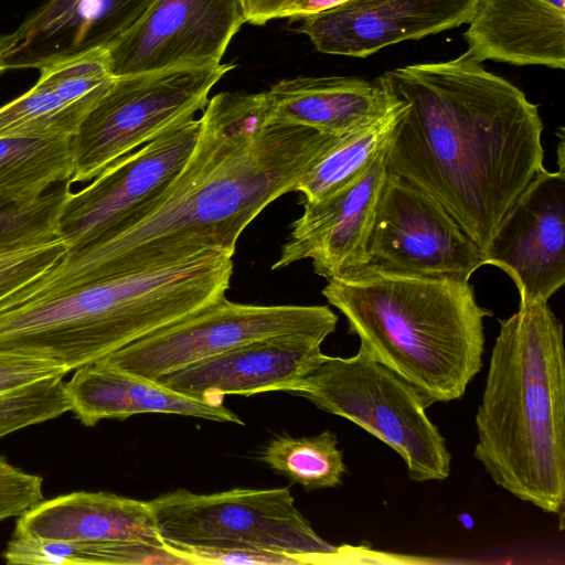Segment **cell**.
Masks as SVG:
<instances>
[{"mask_svg": "<svg viewBox=\"0 0 565 565\" xmlns=\"http://www.w3.org/2000/svg\"><path fill=\"white\" fill-rule=\"evenodd\" d=\"M67 373L66 369L47 361L0 352V395L44 379L64 377Z\"/></svg>", "mask_w": 565, "mask_h": 565, "instance_id": "30", "label": "cell"}, {"mask_svg": "<svg viewBox=\"0 0 565 565\" xmlns=\"http://www.w3.org/2000/svg\"><path fill=\"white\" fill-rule=\"evenodd\" d=\"M491 351L475 458L493 482L546 513L565 507V351L548 301L520 303Z\"/></svg>", "mask_w": 565, "mask_h": 565, "instance_id": "3", "label": "cell"}, {"mask_svg": "<svg viewBox=\"0 0 565 565\" xmlns=\"http://www.w3.org/2000/svg\"><path fill=\"white\" fill-rule=\"evenodd\" d=\"M162 541L195 547L245 548L302 564H396L398 554L332 545L313 530L289 488H234L214 493L177 489L148 501Z\"/></svg>", "mask_w": 565, "mask_h": 565, "instance_id": "6", "label": "cell"}, {"mask_svg": "<svg viewBox=\"0 0 565 565\" xmlns=\"http://www.w3.org/2000/svg\"><path fill=\"white\" fill-rule=\"evenodd\" d=\"M369 264L411 276L469 281L483 250L431 195L387 171L367 246Z\"/></svg>", "mask_w": 565, "mask_h": 565, "instance_id": "11", "label": "cell"}, {"mask_svg": "<svg viewBox=\"0 0 565 565\" xmlns=\"http://www.w3.org/2000/svg\"><path fill=\"white\" fill-rule=\"evenodd\" d=\"M347 418L399 455L416 482L449 477L446 439L426 414L419 392L360 344L350 358L323 355L291 392Z\"/></svg>", "mask_w": 565, "mask_h": 565, "instance_id": "7", "label": "cell"}, {"mask_svg": "<svg viewBox=\"0 0 565 565\" xmlns=\"http://www.w3.org/2000/svg\"><path fill=\"white\" fill-rule=\"evenodd\" d=\"M265 96L271 120L338 137L379 118L394 102L377 78L354 76L281 79Z\"/></svg>", "mask_w": 565, "mask_h": 565, "instance_id": "20", "label": "cell"}, {"mask_svg": "<svg viewBox=\"0 0 565 565\" xmlns=\"http://www.w3.org/2000/svg\"><path fill=\"white\" fill-rule=\"evenodd\" d=\"M71 411L63 377H49L0 395V438Z\"/></svg>", "mask_w": 565, "mask_h": 565, "instance_id": "27", "label": "cell"}, {"mask_svg": "<svg viewBox=\"0 0 565 565\" xmlns=\"http://www.w3.org/2000/svg\"><path fill=\"white\" fill-rule=\"evenodd\" d=\"M377 79L405 104L384 152L387 171L435 198L484 252L544 167L537 105L465 53Z\"/></svg>", "mask_w": 565, "mask_h": 565, "instance_id": "2", "label": "cell"}, {"mask_svg": "<svg viewBox=\"0 0 565 565\" xmlns=\"http://www.w3.org/2000/svg\"><path fill=\"white\" fill-rule=\"evenodd\" d=\"M3 72V67H2V61H1V50H0V73Z\"/></svg>", "mask_w": 565, "mask_h": 565, "instance_id": "34", "label": "cell"}, {"mask_svg": "<svg viewBox=\"0 0 565 565\" xmlns=\"http://www.w3.org/2000/svg\"><path fill=\"white\" fill-rule=\"evenodd\" d=\"M479 0H349L301 19L324 54L366 57L383 47L468 23Z\"/></svg>", "mask_w": 565, "mask_h": 565, "instance_id": "14", "label": "cell"}, {"mask_svg": "<svg viewBox=\"0 0 565 565\" xmlns=\"http://www.w3.org/2000/svg\"><path fill=\"white\" fill-rule=\"evenodd\" d=\"M235 67L172 68L115 77L72 137L75 182L90 181L134 149L194 118Z\"/></svg>", "mask_w": 565, "mask_h": 565, "instance_id": "8", "label": "cell"}, {"mask_svg": "<svg viewBox=\"0 0 565 565\" xmlns=\"http://www.w3.org/2000/svg\"><path fill=\"white\" fill-rule=\"evenodd\" d=\"M72 138H0V198H41L74 171Z\"/></svg>", "mask_w": 565, "mask_h": 565, "instance_id": "22", "label": "cell"}, {"mask_svg": "<svg viewBox=\"0 0 565 565\" xmlns=\"http://www.w3.org/2000/svg\"><path fill=\"white\" fill-rule=\"evenodd\" d=\"M67 247L60 238L0 254V301L55 266Z\"/></svg>", "mask_w": 565, "mask_h": 565, "instance_id": "28", "label": "cell"}, {"mask_svg": "<svg viewBox=\"0 0 565 565\" xmlns=\"http://www.w3.org/2000/svg\"><path fill=\"white\" fill-rule=\"evenodd\" d=\"M385 152V151H384ZM387 177L384 153L356 181L318 203H301L273 269L310 259L327 279L369 264L367 246L376 205Z\"/></svg>", "mask_w": 565, "mask_h": 565, "instance_id": "15", "label": "cell"}, {"mask_svg": "<svg viewBox=\"0 0 565 565\" xmlns=\"http://www.w3.org/2000/svg\"><path fill=\"white\" fill-rule=\"evenodd\" d=\"M324 340L302 333L265 338L192 363L157 382L209 402H223L228 394L291 393L320 363Z\"/></svg>", "mask_w": 565, "mask_h": 565, "instance_id": "16", "label": "cell"}, {"mask_svg": "<svg viewBox=\"0 0 565 565\" xmlns=\"http://www.w3.org/2000/svg\"><path fill=\"white\" fill-rule=\"evenodd\" d=\"M258 459L307 491L335 488L347 472L338 437L330 430L297 438L277 435L262 448Z\"/></svg>", "mask_w": 565, "mask_h": 565, "instance_id": "23", "label": "cell"}, {"mask_svg": "<svg viewBox=\"0 0 565 565\" xmlns=\"http://www.w3.org/2000/svg\"><path fill=\"white\" fill-rule=\"evenodd\" d=\"M337 323L338 316L329 306L249 305L224 296L102 360L158 381L192 363L269 337L302 333L327 339Z\"/></svg>", "mask_w": 565, "mask_h": 565, "instance_id": "9", "label": "cell"}, {"mask_svg": "<svg viewBox=\"0 0 565 565\" xmlns=\"http://www.w3.org/2000/svg\"><path fill=\"white\" fill-rule=\"evenodd\" d=\"M43 500V479L0 456V522L20 516Z\"/></svg>", "mask_w": 565, "mask_h": 565, "instance_id": "29", "label": "cell"}, {"mask_svg": "<svg viewBox=\"0 0 565 565\" xmlns=\"http://www.w3.org/2000/svg\"><path fill=\"white\" fill-rule=\"evenodd\" d=\"M246 22L241 0H154L105 47L114 77L221 64Z\"/></svg>", "mask_w": 565, "mask_h": 565, "instance_id": "12", "label": "cell"}, {"mask_svg": "<svg viewBox=\"0 0 565 565\" xmlns=\"http://www.w3.org/2000/svg\"><path fill=\"white\" fill-rule=\"evenodd\" d=\"M349 0H290L284 18L290 20H301L334 7H338Z\"/></svg>", "mask_w": 565, "mask_h": 565, "instance_id": "32", "label": "cell"}, {"mask_svg": "<svg viewBox=\"0 0 565 565\" xmlns=\"http://www.w3.org/2000/svg\"><path fill=\"white\" fill-rule=\"evenodd\" d=\"M545 1L561 11H565V0H545Z\"/></svg>", "mask_w": 565, "mask_h": 565, "instance_id": "33", "label": "cell"}, {"mask_svg": "<svg viewBox=\"0 0 565 565\" xmlns=\"http://www.w3.org/2000/svg\"><path fill=\"white\" fill-rule=\"evenodd\" d=\"M393 98L382 116L339 137L306 171L294 190L301 194L300 203H318L335 194L356 181L384 153L405 110V104Z\"/></svg>", "mask_w": 565, "mask_h": 565, "instance_id": "21", "label": "cell"}, {"mask_svg": "<svg viewBox=\"0 0 565 565\" xmlns=\"http://www.w3.org/2000/svg\"><path fill=\"white\" fill-rule=\"evenodd\" d=\"M71 411L85 426L103 419H126L160 413L244 425L224 402L192 398L161 383L134 374L104 360L75 370L66 382Z\"/></svg>", "mask_w": 565, "mask_h": 565, "instance_id": "17", "label": "cell"}, {"mask_svg": "<svg viewBox=\"0 0 565 565\" xmlns=\"http://www.w3.org/2000/svg\"><path fill=\"white\" fill-rule=\"evenodd\" d=\"M290 0H241L246 22L264 25L275 19H282Z\"/></svg>", "mask_w": 565, "mask_h": 565, "instance_id": "31", "label": "cell"}, {"mask_svg": "<svg viewBox=\"0 0 565 565\" xmlns=\"http://www.w3.org/2000/svg\"><path fill=\"white\" fill-rule=\"evenodd\" d=\"M201 119L180 122L107 167L72 192L58 222L67 249L110 236L140 220L178 178L192 156Z\"/></svg>", "mask_w": 565, "mask_h": 565, "instance_id": "10", "label": "cell"}, {"mask_svg": "<svg viewBox=\"0 0 565 565\" xmlns=\"http://www.w3.org/2000/svg\"><path fill=\"white\" fill-rule=\"evenodd\" d=\"M72 182L64 181L31 201L0 198V254L43 244L58 237V222Z\"/></svg>", "mask_w": 565, "mask_h": 565, "instance_id": "25", "label": "cell"}, {"mask_svg": "<svg viewBox=\"0 0 565 565\" xmlns=\"http://www.w3.org/2000/svg\"><path fill=\"white\" fill-rule=\"evenodd\" d=\"M40 71L38 82L67 104H95L115 78L109 72L105 49L56 61Z\"/></svg>", "mask_w": 565, "mask_h": 565, "instance_id": "26", "label": "cell"}, {"mask_svg": "<svg viewBox=\"0 0 565 565\" xmlns=\"http://www.w3.org/2000/svg\"><path fill=\"white\" fill-rule=\"evenodd\" d=\"M13 535L68 542H160L148 501L77 491L42 500L18 516Z\"/></svg>", "mask_w": 565, "mask_h": 565, "instance_id": "19", "label": "cell"}, {"mask_svg": "<svg viewBox=\"0 0 565 565\" xmlns=\"http://www.w3.org/2000/svg\"><path fill=\"white\" fill-rule=\"evenodd\" d=\"M327 301L379 362L427 407L459 399L482 367L483 320L469 281L402 275L371 265L328 279Z\"/></svg>", "mask_w": 565, "mask_h": 565, "instance_id": "5", "label": "cell"}, {"mask_svg": "<svg viewBox=\"0 0 565 565\" xmlns=\"http://www.w3.org/2000/svg\"><path fill=\"white\" fill-rule=\"evenodd\" d=\"M200 119L192 156L147 213L110 236L66 249L55 266L17 292L19 301L161 268L207 250L234 256L249 223L294 192L339 138L271 120L265 92H221L209 99Z\"/></svg>", "mask_w": 565, "mask_h": 565, "instance_id": "1", "label": "cell"}, {"mask_svg": "<svg viewBox=\"0 0 565 565\" xmlns=\"http://www.w3.org/2000/svg\"><path fill=\"white\" fill-rule=\"evenodd\" d=\"M463 33L467 56L565 67V11L545 0H479Z\"/></svg>", "mask_w": 565, "mask_h": 565, "instance_id": "18", "label": "cell"}, {"mask_svg": "<svg viewBox=\"0 0 565 565\" xmlns=\"http://www.w3.org/2000/svg\"><path fill=\"white\" fill-rule=\"evenodd\" d=\"M558 169L541 168L509 207L484 249L487 265L514 281L520 303L548 301L565 284L564 135Z\"/></svg>", "mask_w": 565, "mask_h": 565, "instance_id": "13", "label": "cell"}, {"mask_svg": "<svg viewBox=\"0 0 565 565\" xmlns=\"http://www.w3.org/2000/svg\"><path fill=\"white\" fill-rule=\"evenodd\" d=\"M232 275L233 257L207 250L35 298L0 310V352L71 372L226 296Z\"/></svg>", "mask_w": 565, "mask_h": 565, "instance_id": "4", "label": "cell"}, {"mask_svg": "<svg viewBox=\"0 0 565 565\" xmlns=\"http://www.w3.org/2000/svg\"><path fill=\"white\" fill-rule=\"evenodd\" d=\"M94 104H67L36 82L26 93L0 107V138H72Z\"/></svg>", "mask_w": 565, "mask_h": 565, "instance_id": "24", "label": "cell"}]
</instances>
